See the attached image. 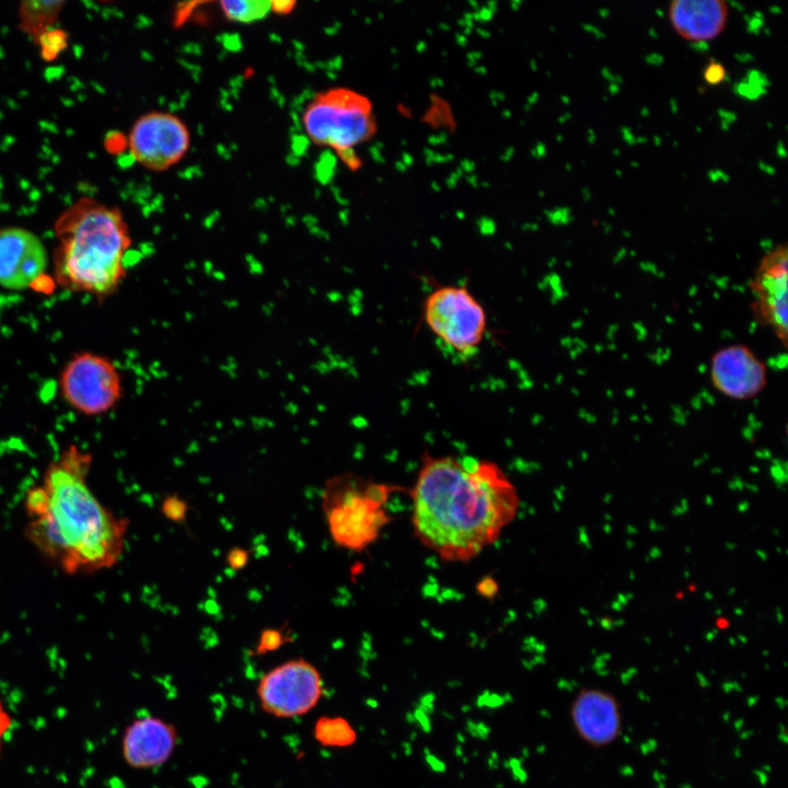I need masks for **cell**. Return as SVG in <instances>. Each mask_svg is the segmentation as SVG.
Here are the masks:
<instances>
[{
    "mask_svg": "<svg viewBox=\"0 0 788 788\" xmlns=\"http://www.w3.org/2000/svg\"><path fill=\"white\" fill-rule=\"evenodd\" d=\"M302 126L312 142L337 151L351 167L359 165L354 149L378 130L370 99L347 88L316 94L302 114Z\"/></svg>",
    "mask_w": 788,
    "mask_h": 788,
    "instance_id": "5",
    "label": "cell"
},
{
    "mask_svg": "<svg viewBox=\"0 0 788 788\" xmlns=\"http://www.w3.org/2000/svg\"><path fill=\"white\" fill-rule=\"evenodd\" d=\"M417 540L448 563H466L515 519V485L495 462L424 454L410 489Z\"/></svg>",
    "mask_w": 788,
    "mask_h": 788,
    "instance_id": "1",
    "label": "cell"
},
{
    "mask_svg": "<svg viewBox=\"0 0 788 788\" xmlns=\"http://www.w3.org/2000/svg\"><path fill=\"white\" fill-rule=\"evenodd\" d=\"M37 38L42 56L46 60L56 58L67 46V35L59 28L51 27L42 33Z\"/></svg>",
    "mask_w": 788,
    "mask_h": 788,
    "instance_id": "19",
    "label": "cell"
},
{
    "mask_svg": "<svg viewBox=\"0 0 788 788\" xmlns=\"http://www.w3.org/2000/svg\"><path fill=\"white\" fill-rule=\"evenodd\" d=\"M49 257L40 239L18 227L0 229V287L34 289L46 276Z\"/></svg>",
    "mask_w": 788,
    "mask_h": 788,
    "instance_id": "11",
    "label": "cell"
},
{
    "mask_svg": "<svg viewBox=\"0 0 788 788\" xmlns=\"http://www.w3.org/2000/svg\"><path fill=\"white\" fill-rule=\"evenodd\" d=\"M669 21L676 34L687 42L704 43L718 37L728 21V4L722 0H673Z\"/></svg>",
    "mask_w": 788,
    "mask_h": 788,
    "instance_id": "15",
    "label": "cell"
},
{
    "mask_svg": "<svg viewBox=\"0 0 788 788\" xmlns=\"http://www.w3.org/2000/svg\"><path fill=\"white\" fill-rule=\"evenodd\" d=\"M570 716L579 737L593 746L607 745L619 735V706L606 692L582 690L571 705Z\"/></svg>",
    "mask_w": 788,
    "mask_h": 788,
    "instance_id": "14",
    "label": "cell"
},
{
    "mask_svg": "<svg viewBox=\"0 0 788 788\" xmlns=\"http://www.w3.org/2000/svg\"><path fill=\"white\" fill-rule=\"evenodd\" d=\"M220 7L229 20L251 23L264 19L271 11V1L225 0L220 2Z\"/></svg>",
    "mask_w": 788,
    "mask_h": 788,
    "instance_id": "18",
    "label": "cell"
},
{
    "mask_svg": "<svg viewBox=\"0 0 788 788\" xmlns=\"http://www.w3.org/2000/svg\"><path fill=\"white\" fill-rule=\"evenodd\" d=\"M161 511L167 520L181 523L187 517L188 506L184 499L177 495H172L163 500Z\"/></svg>",
    "mask_w": 788,
    "mask_h": 788,
    "instance_id": "21",
    "label": "cell"
},
{
    "mask_svg": "<svg viewBox=\"0 0 788 788\" xmlns=\"http://www.w3.org/2000/svg\"><path fill=\"white\" fill-rule=\"evenodd\" d=\"M63 2L26 1L20 8L21 27L30 35L39 36L51 28Z\"/></svg>",
    "mask_w": 788,
    "mask_h": 788,
    "instance_id": "17",
    "label": "cell"
},
{
    "mask_svg": "<svg viewBox=\"0 0 788 788\" xmlns=\"http://www.w3.org/2000/svg\"><path fill=\"white\" fill-rule=\"evenodd\" d=\"M290 636L280 628H266L259 634L255 646V653L264 656L275 652L290 640Z\"/></svg>",
    "mask_w": 788,
    "mask_h": 788,
    "instance_id": "20",
    "label": "cell"
},
{
    "mask_svg": "<svg viewBox=\"0 0 788 788\" xmlns=\"http://www.w3.org/2000/svg\"><path fill=\"white\" fill-rule=\"evenodd\" d=\"M190 143L186 125L176 116L153 112L139 117L131 127L128 146L134 160L163 171L177 163Z\"/></svg>",
    "mask_w": 788,
    "mask_h": 788,
    "instance_id": "9",
    "label": "cell"
},
{
    "mask_svg": "<svg viewBox=\"0 0 788 788\" xmlns=\"http://www.w3.org/2000/svg\"><path fill=\"white\" fill-rule=\"evenodd\" d=\"M313 738L322 746L345 749L357 742L358 733L345 717L323 715L313 726Z\"/></svg>",
    "mask_w": 788,
    "mask_h": 788,
    "instance_id": "16",
    "label": "cell"
},
{
    "mask_svg": "<svg viewBox=\"0 0 788 788\" xmlns=\"http://www.w3.org/2000/svg\"><path fill=\"white\" fill-rule=\"evenodd\" d=\"M248 558V553L245 549L234 547L229 551L227 561L231 569L240 570L246 566Z\"/></svg>",
    "mask_w": 788,
    "mask_h": 788,
    "instance_id": "23",
    "label": "cell"
},
{
    "mask_svg": "<svg viewBox=\"0 0 788 788\" xmlns=\"http://www.w3.org/2000/svg\"><path fill=\"white\" fill-rule=\"evenodd\" d=\"M12 727V717L7 710L2 699L0 698V754L2 750V743Z\"/></svg>",
    "mask_w": 788,
    "mask_h": 788,
    "instance_id": "24",
    "label": "cell"
},
{
    "mask_svg": "<svg viewBox=\"0 0 788 788\" xmlns=\"http://www.w3.org/2000/svg\"><path fill=\"white\" fill-rule=\"evenodd\" d=\"M177 743V729L172 722L158 716H141L125 728L121 754L131 768H155L171 758Z\"/></svg>",
    "mask_w": 788,
    "mask_h": 788,
    "instance_id": "13",
    "label": "cell"
},
{
    "mask_svg": "<svg viewBox=\"0 0 788 788\" xmlns=\"http://www.w3.org/2000/svg\"><path fill=\"white\" fill-rule=\"evenodd\" d=\"M395 489L393 485L368 480L354 473L327 479L321 501L333 542L355 553L372 545L391 521L386 505Z\"/></svg>",
    "mask_w": 788,
    "mask_h": 788,
    "instance_id": "4",
    "label": "cell"
},
{
    "mask_svg": "<svg viewBox=\"0 0 788 788\" xmlns=\"http://www.w3.org/2000/svg\"><path fill=\"white\" fill-rule=\"evenodd\" d=\"M294 5V1H271V11L280 14H287L292 10Z\"/></svg>",
    "mask_w": 788,
    "mask_h": 788,
    "instance_id": "25",
    "label": "cell"
},
{
    "mask_svg": "<svg viewBox=\"0 0 788 788\" xmlns=\"http://www.w3.org/2000/svg\"><path fill=\"white\" fill-rule=\"evenodd\" d=\"M93 456L76 444L53 459L39 485L25 495L27 541L68 576L115 567L129 520L103 505L88 482Z\"/></svg>",
    "mask_w": 788,
    "mask_h": 788,
    "instance_id": "2",
    "label": "cell"
},
{
    "mask_svg": "<svg viewBox=\"0 0 788 788\" xmlns=\"http://www.w3.org/2000/svg\"><path fill=\"white\" fill-rule=\"evenodd\" d=\"M54 280L72 292L97 299L114 294L127 276L125 257L131 246L119 209L81 199L54 227Z\"/></svg>",
    "mask_w": 788,
    "mask_h": 788,
    "instance_id": "3",
    "label": "cell"
},
{
    "mask_svg": "<svg viewBox=\"0 0 788 788\" xmlns=\"http://www.w3.org/2000/svg\"><path fill=\"white\" fill-rule=\"evenodd\" d=\"M63 401L84 416H100L121 399V375L115 362L101 354L78 351L69 358L58 376Z\"/></svg>",
    "mask_w": 788,
    "mask_h": 788,
    "instance_id": "7",
    "label": "cell"
},
{
    "mask_svg": "<svg viewBox=\"0 0 788 788\" xmlns=\"http://www.w3.org/2000/svg\"><path fill=\"white\" fill-rule=\"evenodd\" d=\"M324 693L322 673L303 658L275 665L260 676L256 685L262 710L278 719H291L311 712Z\"/></svg>",
    "mask_w": 788,
    "mask_h": 788,
    "instance_id": "8",
    "label": "cell"
},
{
    "mask_svg": "<svg viewBox=\"0 0 788 788\" xmlns=\"http://www.w3.org/2000/svg\"><path fill=\"white\" fill-rule=\"evenodd\" d=\"M422 318L439 346L461 360L475 356L487 331L485 308L464 285L431 290L422 303Z\"/></svg>",
    "mask_w": 788,
    "mask_h": 788,
    "instance_id": "6",
    "label": "cell"
},
{
    "mask_svg": "<svg viewBox=\"0 0 788 788\" xmlns=\"http://www.w3.org/2000/svg\"><path fill=\"white\" fill-rule=\"evenodd\" d=\"M710 380L722 395L738 401L755 397L767 384V367L745 345L717 350L710 361Z\"/></svg>",
    "mask_w": 788,
    "mask_h": 788,
    "instance_id": "12",
    "label": "cell"
},
{
    "mask_svg": "<svg viewBox=\"0 0 788 788\" xmlns=\"http://www.w3.org/2000/svg\"><path fill=\"white\" fill-rule=\"evenodd\" d=\"M788 252L785 244L765 254L752 279L753 312L786 346L788 332Z\"/></svg>",
    "mask_w": 788,
    "mask_h": 788,
    "instance_id": "10",
    "label": "cell"
},
{
    "mask_svg": "<svg viewBox=\"0 0 788 788\" xmlns=\"http://www.w3.org/2000/svg\"><path fill=\"white\" fill-rule=\"evenodd\" d=\"M727 70L725 66L717 61L711 60L707 63L703 71V78L709 85H718L726 80Z\"/></svg>",
    "mask_w": 788,
    "mask_h": 788,
    "instance_id": "22",
    "label": "cell"
}]
</instances>
